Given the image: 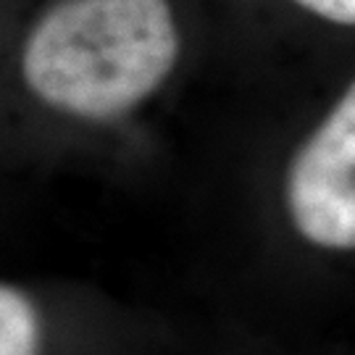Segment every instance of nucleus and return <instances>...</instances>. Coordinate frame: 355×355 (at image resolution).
Returning <instances> with one entry per match:
<instances>
[{"label": "nucleus", "instance_id": "nucleus-1", "mask_svg": "<svg viewBox=\"0 0 355 355\" xmlns=\"http://www.w3.org/2000/svg\"><path fill=\"white\" fill-rule=\"evenodd\" d=\"M179 35L168 0H61L24 45V79L51 108L114 119L171 74Z\"/></svg>", "mask_w": 355, "mask_h": 355}, {"label": "nucleus", "instance_id": "nucleus-2", "mask_svg": "<svg viewBox=\"0 0 355 355\" xmlns=\"http://www.w3.org/2000/svg\"><path fill=\"white\" fill-rule=\"evenodd\" d=\"M287 205L308 242L334 250L355 248V82L295 155Z\"/></svg>", "mask_w": 355, "mask_h": 355}, {"label": "nucleus", "instance_id": "nucleus-3", "mask_svg": "<svg viewBox=\"0 0 355 355\" xmlns=\"http://www.w3.org/2000/svg\"><path fill=\"white\" fill-rule=\"evenodd\" d=\"M0 355H37L35 308L11 284L0 287Z\"/></svg>", "mask_w": 355, "mask_h": 355}, {"label": "nucleus", "instance_id": "nucleus-4", "mask_svg": "<svg viewBox=\"0 0 355 355\" xmlns=\"http://www.w3.org/2000/svg\"><path fill=\"white\" fill-rule=\"evenodd\" d=\"M295 3L334 24H355V0H295Z\"/></svg>", "mask_w": 355, "mask_h": 355}]
</instances>
